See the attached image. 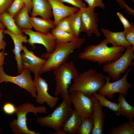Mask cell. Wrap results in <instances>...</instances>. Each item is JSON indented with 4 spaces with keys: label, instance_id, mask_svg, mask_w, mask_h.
<instances>
[{
    "label": "cell",
    "instance_id": "cell-1",
    "mask_svg": "<svg viewBox=\"0 0 134 134\" xmlns=\"http://www.w3.org/2000/svg\"><path fill=\"white\" fill-rule=\"evenodd\" d=\"M106 39L98 44L91 45L84 48L80 53L78 57L81 59L86 60L99 65L113 62L118 59L123 53L126 48L122 46L108 47Z\"/></svg>",
    "mask_w": 134,
    "mask_h": 134
},
{
    "label": "cell",
    "instance_id": "cell-2",
    "mask_svg": "<svg viewBox=\"0 0 134 134\" xmlns=\"http://www.w3.org/2000/svg\"><path fill=\"white\" fill-rule=\"evenodd\" d=\"M85 40V38H79L76 40L70 42H56L55 48L52 52L50 53H44L41 55V58L45 59L46 61L39 74L53 70L67 62L73 52L81 47Z\"/></svg>",
    "mask_w": 134,
    "mask_h": 134
},
{
    "label": "cell",
    "instance_id": "cell-3",
    "mask_svg": "<svg viewBox=\"0 0 134 134\" xmlns=\"http://www.w3.org/2000/svg\"><path fill=\"white\" fill-rule=\"evenodd\" d=\"M106 76L93 69L79 73L69 87V92L77 91L87 96L92 95L104 85Z\"/></svg>",
    "mask_w": 134,
    "mask_h": 134
},
{
    "label": "cell",
    "instance_id": "cell-4",
    "mask_svg": "<svg viewBox=\"0 0 134 134\" xmlns=\"http://www.w3.org/2000/svg\"><path fill=\"white\" fill-rule=\"evenodd\" d=\"M53 71L56 83L55 95L57 96L60 95L63 99L66 100L71 105L68 89L72 81L79 75L77 69L71 61L65 62Z\"/></svg>",
    "mask_w": 134,
    "mask_h": 134
},
{
    "label": "cell",
    "instance_id": "cell-5",
    "mask_svg": "<svg viewBox=\"0 0 134 134\" xmlns=\"http://www.w3.org/2000/svg\"><path fill=\"white\" fill-rule=\"evenodd\" d=\"M71 105L66 100L63 99L50 114L45 117H38L35 121L41 126L53 130L54 132L53 134H65L62 128L73 111Z\"/></svg>",
    "mask_w": 134,
    "mask_h": 134
},
{
    "label": "cell",
    "instance_id": "cell-6",
    "mask_svg": "<svg viewBox=\"0 0 134 134\" xmlns=\"http://www.w3.org/2000/svg\"><path fill=\"white\" fill-rule=\"evenodd\" d=\"M46 106H35L29 102L22 103L16 107L15 113L17 119H13L9 123L10 128L14 134H39L35 131L29 130L27 123V115L30 112H32L35 115L38 113H48Z\"/></svg>",
    "mask_w": 134,
    "mask_h": 134
},
{
    "label": "cell",
    "instance_id": "cell-7",
    "mask_svg": "<svg viewBox=\"0 0 134 134\" xmlns=\"http://www.w3.org/2000/svg\"><path fill=\"white\" fill-rule=\"evenodd\" d=\"M125 51L119 58L113 62L104 64L103 71L110 78L115 81L120 79L121 74L125 73L129 67H133L134 46L131 45L126 48Z\"/></svg>",
    "mask_w": 134,
    "mask_h": 134
},
{
    "label": "cell",
    "instance_id": "cell-8",
    "mask_svg": "<svg viewBox=\"0 0 134 134\" xmlns=\"http://www.w3.org/2000/svg\"><path fill=\"white\" fill-rule=\"evenodd\" d=\"M3 66L0 67V83L5 82H10L18 86L21 89L25 90L33 98H35L36 92L31 71L26 68H24L19 75L12 76L6 74Z\"/></svg>",
    "mask_w": 134,
    "mask_h": 134
},
{
    "label": "cell",
    "instance_id": "cell-9",
    "mask_svg": "<svg viewBox=\"0 0 134 134\" xmlns=\"http://www.w3.org/2000/svg\"><path fill=\"white\" fill-rule=\"evenodd\" d=\"M131 69V68H128L121 78L112 82H110L111 79L110 77L108 75H106V82L98 93L109 99L113 98L114 94L117 93L121 94L125 97H127L129 89L132 87L131 84L127 80V76Z\"/></svg>",
    "mask_w": 134,
    "mask_h": 134
},
{
    "label": "cell",
    "instance_id": "cell-10",
    "mask_svg": "<svg viewBox=\"0 0 134 134\" xmlns=\"http://www.w3.org/2000/svg\"><path fill=\"white\" fill-rule=\"evenodd\" d=\"M92 95L87 96L77 91L70 93L71 103L82 119L92 118L93 109Z\"/></svg>",
    "mask_w": 134,
    "mask_h": 134
},
{
    "label": "cell",
    "instance_id": "cell-11",
    "mask_svg": "<svg viewBox=\"0 0 134 134\" xmlns=\"http://www.w3.org/2000/svg\"><path fill=\"white\" fill-rule=\"evenodd\" d=\"M34 75L33 81L36 92V102L40 104L45 103L50 108H54L58 103L59 98L53 96L49 94L48 84L39 74Z\"/></svg>",
    "mask_w": 134,
    "mask_h": 134
},
{
    "label": "cell",
    "instance_id": "cell-12",
    "mask_svg": "<svg viewBox=\"0 0 134 134\" xmlns=\"http://www.w3.org/2000/svg\"><path fill=\"white\" fill-rule=\"evenodd\" d=\"M80 33L84 32L90 36L95 34L98 37L100 34L98 30V15L94 8L86 7L81 8Z\"/></svg>",
    "mask_w": 134,
    "mask_h": 134
},
{
    "label": "cell",
    "instance_id": "cell-13",
    "mask_svg": "<svg viewBox=\"0 0 134 134\" xmlns=\"http://www.w3.org/2000/svg\"><path fill=\"white\" fill-rule=\"evenodd\" d=\"M22 31L29 36L28 42L33 48H35V44H39L45 47L47 53H50L54 50L56 41L51 33L34 31L31 29H23Z\"/></svg>",
    "mask_w": 134,
    "mask_h": 134
},
{
    "label": "cell",
    "instance_id": "cell-14",
    "mask_svg": "<svg viewBox=\"0 0 134 134\" xmlns=\"http://www.w3.org/2000/svg\"><path fill=\"white\" fill-rule=\"evenodd\" d=\"M21 53L22 64L34 74H39L46 60L35 55L34 52L29 50L25 45L23 46Z\"/></svg>",
    "mask_w": 134,
    "mask_h": 134
},
{
    "label": "cell",
    "instance_id": "cell-15",
    "mask_svg": "<svg viewBox=\"0 0 134 134\" xmlns=\"http://www.w3.org/2000/svg\"><path fill=\"white\" fill-rule=\"evenodd\" d=\"M3 33L9 35L12 39L14 44V47L12 51L15 55L18 72L21 73L24 69L22 64L21 52L22 50L23 43L28 42V39L26 36L23 34H16L10 32L7 30H4Z\"/></svg>",
    "mask_w": 134,
    "mask_h": 134
},
{
    "label": "cell",
    "instance_id": "cell-16",
    "mask_svg": "<svg viewBox=\"0 0 134 134\" xmlns=\"http://www.w3.org/2000/svg\"><path fill=\"white\" fill-rule=\"evenodd\" d=\"M51 6L54 22L56 26L63 18L78 11V8L64 4L60 0H48Z\"/></svg>",
    "mask_w": 134,
    "mask_h": 134
},
{
    "label": "cell",
    "instance_id": "cell-17",
    "mask_svg": "<svg viewBox=\"0 0 134 134\" xmlns=\"http://www.w3.org/2000/svg\"><path fill=\"white\" fill-rule=\"evenodd\" d=\"M93 102V113L92 118L94 128L91 134H102L103 133L104 119L105 115L102 107L98 100L92 95Z\"/></svg>",
    "mask_w": 134,
    "mask_h": 134
},
{
    "label": "cell",
    "instance_id": "cell-18",
    "mask_svg": "<svg viewBox=\"0 0 134 134\" xmlns=\"http://www.w3.org/2000/svg\"><path fill=\"white\" fill-rule=\"evenodd\" d=\"M31 16H39L45 19H50L53 16L51 5L48 0H32Z\"/></svg>",
    "mask_w": 134,
    "mask_h": 134
},
{
    "label": "cell",
    "instance_id": "cell-19",
    "mask_svg": "<svg viewBox=\"0 0 134 134\" xmlns=\"http://www.w3.org/2000/svg\"><path fill=\"white\" fill-rule=\"evenodd\" d=\"M101 31L105 37L108 43L111 44L112 46H122L126 48L131 45L126 40L123 31L114 32L102 28Z\"/></svg>",
    "mask_w": 134,
    "mask_h": 134
},
{
    "label": "cell",
    "instance_id": "cell-20",
    "mask_svg": "<svg viewBox=\"0 0 134 134\" xmlns=\"http://www.w3.org/2000/svg\"><path fill=\"white\" fill-rule=\"evenodd\" d=\"M32 27L36 31L43 33H47L56 26L54 21L50 19H45L36 17H30Z\"/></svg>",
    "mask_w": 134,
    "mask_h": 134
},
{
    "label": "cell",
    "instance_id": "cell-21",
    "mask_svg": "<svg viewBox=\"0 0 134 134\" xmlns=\"http://www.w3.org/2000/svg\"><path fill=\"white\" fill-rule=\"evenodd\" d=\"M29 13L27 7L25 5L14 18L18 27L22 30L31 29L32 28Z\"/></svg>",
    "mask_w": 134,
    "mask_h": 134
},
{
    "label": "cell",
    "instance_id": "cell-22",
    "mask_svg": "<svg viewBox=\"0 0 134 134\" xmlns=\"http://www.w3.org/2000/svg\"><path fill=\"white\" fill-rule=\"evenodd\" d=\"M82 119L75 109L66 121L62 129L65 134H73L77 133Z\"/></svg>",
    "mask_w": 134,
    "mask_h": 134
},
{
    "label": "cell",
    "instance_id": "cell-23",
    "mask_svg": "<svg viewBox=\"0 0 134 134\" xmlns=\"http://www.w3.org/2000/svg\"><path fill=\"white\" fill-rule=\"evenodd\" d=\"M0 20L7 30L10 32L16 34H23L22 30L16 25L14 18L7 12L0 14Z\"/></svg>",
    "mask_w": 134,
    "mask_h": 134
},
{
    "label": "cell",
    "instance_id": "cell-24",
    "mask_svg": "<svg viewBox=\"0 0 134 134\" xmlns=\"http://www.w3.org/2000/svg\"><path fill=\"white\" fill-rule=\"evenodd\" d=\"M92 95L98 100L103 107H107L113 111L117 116L122 115V111L118 104L110 101L104 96L97 92L94 93Z\"/></svg>",
    "mask_w": 134,
    "mask_h": 134
},
{
    "label": "cell",
    "instance_id": "cell-25",
    "mask_svg": "<svg viewBox=\"0 0 134 134\" xmlns=\"http://www.w3.org/2000/svg\"><path fill=\"white\" fill-rule=\"evenodd\" d=\"M125 96L120 93L117 101L122 112V115L125 116L129 120L133 121L134 117V107L130 104L126 100Z\"/></svg>",
    "mask_w": 134,
    "mask_h": 134
},
{
    "label": "cell",
    "instance_id": "cell-26",
    "mask_svg": "<svg viewBox=\"0 0 134 134\" xmlns=\"http://www.w3.org/2000/svg\"><path fill=\"white\" fill-rule=\"evenodd\" d=\"M55 38L56 42L65 43L72 42L78 38L72 34L56 27L52 29L51 33Z\"/></svg>",
    "mask_w": 134,
    "mask_h": 134
},
{
    "label": "cell",
    "instance_id": "cell-27",
    "mask_svg": "<svg viewBox=\"0 0 134 134\" xmlns=\"http://www.w3.org/2000/svg\"><path fill=\"white\" fill-rule=\"evenodd\" d=\"M81 8L77 11L68 16L69 21L73 34L76 38H79L81 26Z\"/></svg>",
    "mask_w": 134,
    "mask_h": 134
},
{
    "label": "cell",
    "instance_id": "cell-28",
    "mask_svg": "<svg viewBox=\"0 0 134 134\" xmlns=\"http://www.w3.org/2000/svg\"><path fill=\"white\" fill-rule=\"evenodd\" d=\"M108 134H134V122L129 120L116 127L112 128L109 130Z\"/></svg>",
    "mask_w": 134,
    "mask_h": 134
},
{
    "label": "cell",
    "instance_id": "cell-29",
    "mask_svg": "<svg viewBox=\"0 0 134 134\" xmlns=\"http://www.w3.org/2000/svg\"><path fill=\"white\" fill-rule=\"evenodd\" d=\"M93 128L92 118L83 119L81 120L77 133L78 134H91Z\"/></svg>",
    "mask_w": 134,
    "mask_h": 134
},
{
    "label": "cell",
    "instance_id": "cell-30",
    "mask_svg": "<svg viewBox=\"0 0 134 134\" xmlns=\"http://www.w3.org/2000/svg\"><path fill=\"white\" fill-rule=\"evenodd\" d=\"M25 5L24 0H13L6 12L14 18Z\"/></svg>",
    "mask_w": 134,
    "mask_h": 134
},
{
    "label": "cell",
    "instance_id": "cell-31",
    "mask_svg": "<svg viewBox=\"0 0 134 134\" xmlns=\"http://www.w3.org/2000/svg\"><path fill=\"white\" fill-rule=\"evenodd\" d=\"M130 24V26L124 29L123 31L127 41L131 45L134 46V25L132 23Z\"/></svg>",
    "mask_w": 134,
    "mask_h": 134
},
{
    "label": "cell",
    "instance_id": "cell-32",
    "mask_svg": "<svg viewBox=\"0 0 134 134\" xmlns=\"http://www.w3.org/2000/svg\"><path fill=\"white\" fill-rule=\"evenodd\" d=\"M56 27L64 31L73 34L68 16L63 18L60 21Z\"/></svg>",
    "mask_w": 134,
    "mask_h": 134
},
{
    "label": "cell",
    "instance_id": "cell-33",
    "mask_svg": "<svg viewBox=\"0 0 134 134\" xmlns=\"http://www.w3.org/2000/svg\"><path fill=\"white\" fill-rule=\"evenodd\" d=\"M3 110L6 114L11 115L15 113L16 109V107L12 103L7 102L3 105Z\"/></svg>",
    "mask_w": 134,
    "mask_h": 134
},
{
    "label": "cell",
    "instance_id": "cell-34",
    "mask_svg": "<svg viewBox=\"0 0 134 134\" xmlns=\"http://www.w3.org/2000/svg\"><path fill=\"white\" fill-rule=\"evenodd\" d=\"M85 1L88 5V6L93 8L99 7L102 9L105 8V5L102 0H83Z\"/></svg>",
    "mask_w": 134,
    "mask_h": 134
},
{
    "label": "cell",
    "instance_id": "cell-35",
    "mask_svg": "<svg viewBox=\"0 0 134 134\" xmlns=\"http://www.w3.org/2000/svg\"><path fill=\"white\" fill-rule=\"evenodd\" d=\"M63 2H66L70 4L80 8L86 7V4L83 2V0H60Z\"/></svg>",
    "mask_w": 134,
    "mask_h": 134
},
{
    "label": "cell",
    "instance_id": "cell-36",
    "mask_svg": "<svg viewBox=\"0 0 134 134\" xmlns=\"http://www.w3.org/2000/svg\"><path fill=\"white\" fill-rule=\"evenodd\" d=\"M13 0H0V14L6 12Z\"/></svg>",
    "mask_w": 134,
    "mask_h": 134
},
{
    "label": "cell",
    "instance_id": "cell-37",
    "mask_svg": "<svg viewBox=\"0 0 134 134\" xmlns=\"http://www.w3.org/2000/svg\"><path fill=\"white\" fill-rule=\"evenodd\" d=\"M121 8H125V11L129 15H134V11L129 6L125 3L124 0H116Z\"/></svg>",
    "mask_w": 134,
    "mask_h": 134
},
{
    "label": "cell",
    "instance_id": "cell-38",
    "mask_svg": "<svg viewBox=\"0 0 134 134\" xmlns=\"http://www.w3.org/2000/svg\"><path fill=\"white\" fill-rule=\"evenodd\" d=\"M117 15L122 24L124 29L127 28L130 26V24L128 20L121 13L118 12L117 13Z\"/></svg>",
    "mask_w": 134,
    "mask_h": 134
},
{
    "label": "cell",
    "instance_id": "cell-39",
    "mask_svg": "<svg viewBox=\"0 0 134 134\" xmlns=\"http://www.w3.org/2000/svg\"><path fill=\"white\" fill-rule=\"evenodd\" d=\"M3 29L0 30V51L5 49L6 43L3 40Z\"/></svg>",
    "mask_w": 134,
    "mask_h": 134
},
{
    "label": "cell",
    "instance_id": "cell-40",
    "mask_svg": "<svg viewBox=\"0 0 134 134\" xmlns=\"http://www.w3.org/2000/svg\"><path fill=\"white\" fill-rule=\"evenodd\" d=\"M5 58V49H3L0 52V67L3 66L4 64Z\"/></svg>",
    "mask_w": 134,
    "mask_h": 134
},
{
    "label": "cell",
    "instance_id": "cell-41",
    "mask_svg": "<svg viewBox=\"0 0 134 134\" xmlns=\"http://www.w3.org/2000/svg\"><path fill=\"white\" fill-rule=\"evenodd\" d=\"M25 5L27 7L29 12H30L32 7V0H24Z\"/></svg>",
    "mask_w": 134,
    "mask_h": 134
},
{
    "label": "cell",
    "instance_id": "cell-42",
    "mask_svg": "<svg viewBox=\"0 0 134 134\" xmlns=\"http://www.w3.org/2000/svg\"><path fill=\"white\" fill-rule=\"evenodd\" d=\"M6 28L0 20V30L6 29Z\"/></svg>",
    "mask_w": 134,
    "mask_h": 134
},
{
    "label": "cell",
    "instance_id": "cell-43",
    "mask_svg": "<svg viewBox=\"0 0 134 134\" xmlns=\"http://www.w3.org/2000/svg\"><path fill=\"white\" fill-rule=\"evenodd\" d=\"M1 129L0 127V133H1Z\"/></svg>",
    "mask_w": 134,
    "mask_h": 134
},
{
    "label": "cell",
    "instance_id": "cell-44",
    "mask_svg": "<svg viewBox=\"0 0 134 134\" xmlns=\"http://www.w3.org/2000/svg\"><path fill=\"white\" fill-rule=\"evenodd\" d=\"M2 96V95H1L0 94V98Z\"/></svg>",
    "mask_w": 134,
    "mask_h": 134
},
{
    "label": "cell",
    "instance_id": "cell-45",
    "mask_svg": "<svg viewBox=\"0 0 134 134\" xmlns=\"http://www.w3.org/2000/svg\"><path fill=\"white\" fill-rule=\"evenodd\" d=\"M0 93H1V92H0Z\"/></svg>",
    "mask_w": 134,
    "mask_h": 134
}]
</instances>
